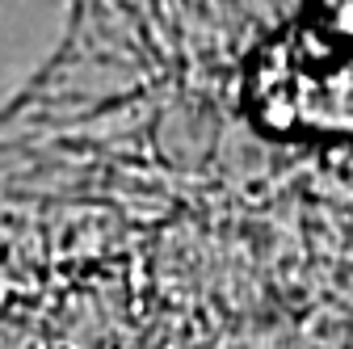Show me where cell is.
<instances>
[{
  "label": "cell",
  "instance_id": "6da1fadb",
  "mask_svg": "<svg viewBox=\"0 0 353 349\" xmlns=\"http://www.w3.org/2000/svg\"><path fill=\"white\" fill-rule=\"evenodd\" d=\"M320 13H324L332 34L353 42V0H320Z\"/></svg>",
  "mask_w": 353,
  "mask_h": 349
}]
</instances>
